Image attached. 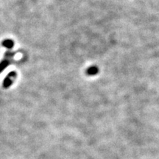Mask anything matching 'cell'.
Wrapping results in <instances>:
<instances>
[{"instance_id": "obj_1", "label": "cell", "mask_w": 159, "mask_h": 159, "mask_svg": "<svg viewBox=\"0 0 159 159\" xmlns=\"http://www.w3.org/2000/svg\"><path fill=\"white\" fill-rule=\"evenodd\" d=\"M15 55V53L11 52H7L5 56L2 61L0 62V73H2L5 69L7 68L11 62V60L13 57Z\"/></svg>"}, {"instance_id": "obj_2", "label": "cell", "mask_w": 159, "mask_h": 159, "mask_svg": "<svg viewBox=\"0 0 159 159\" xmlns=\"http://www.w3.org/2000/svg\"><path fill=\"white\" fill-rule=\"evenodd\" d=\"M16 76H17V73L16 72V71H11V72H10L9 74L7 75V77L4 79L3 84H2L3 88L5 89L9 88V87L13 84L14 80L16 78Z\"/></svg>"}, {"instance_id": "obj_3", "label": "cell", "mask_w": 159, "mask_h": 159, "mask_svg": "<svg viewBox=\"0 0 159 159\" xmlns=\"http://www.w3.org/2000/svg\"><path fill=\"white\" fill-rule=\"evenodd\" d=\"M2 44L3 47H6V48L12 49L13 48V45H14V42H13V41H12L11 39H6V40H4Z\"/></svg>"}, {"instance_id": "obj_4", "label": "cell", "mask_w": 159, "mask_h": 159, "mask_svg": "<svg viewBox=\"0 0 159 159\" xmlns=\"http://www.w3.org/2000/svg\"><path fill=\"white\" fill-rule=\"evenodd\" d=\"M98 72V69L96 66H91L87 69V74L89 75H94Z\"/></svg>"}]
</instances>
